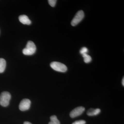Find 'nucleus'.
Masks as SVG:
<instances>
[{"label": "nucleus", "mask_w": 124, "mask_h": 124, "mask_svg": "<svg viewBox=\"0 0 124 124\" xmlns=\"http://www.w3.org/2000/svg\"><path fill=\"white\" fill-rule=\"evenodd\" d=\"M36 50V47L33 42L29 41L27 42L26 48L23 50V54L26 55H31L35 54Z\"/></svg>", "instance_id": "f257e3e1"}, {"label": "nucleus", "mask_w": 124, "mask_h": 124, "mask_svg": "<svg viewBox=\"0 0 124 124\" xmlns=\"http://www.w3.org/2000/svg\"><path fill=\"white\" fill-rule=\"evenodd\" d=\"M11 97V94L9 92H2L0 95V105L4 107H7L9 103Z\"/></svg>", "instance_id": "f03ea898"}, {"label": "nucleus", "mask_w": 124, "mask_h": 124, "mask_svg": "<svg viewBox=\"0 0 124 124\" xmlns=\"http://www.w3.org/2000/svg\"><path fill=\"white\" fill-rule=\"evenodd\" d=\"M50 66L52 69L57 71L64 72L67 70V68L66 66L60 62H52L50 63Z\"/></svg>", "instance_id": "7ed1b4c3"}, {"label": "nucleus", "mask_w": 124, "mask_h": 124, "mask_svg": "<svg viewBox=\"0 0 124 124\" xmlns=\"http://www.w3.org/2000/svg\"><path fill=\"white\" fill-rule=\"evenodd\" d=\"M84 17L85 14L84 11L82 10L78 11L71 22L72 26H75L77 25L82 21Z\"/></svg>", "instance_id": "20e7f679"}, {"label": "nucleus", "mask_w": 124, "mask_h": 124, "mask_svg": "<svg viewBox=\"0 0 124 124\" xmlns=\"http://www.w3.org/2000/svg\"><path fill=\"white\" fill-rule=\"evenodd\" d=\"M85 111V108L83 107H79L75 108L71 112L70 114V116L71 118H75L79 116Z\"/></svg>", "instance_id": "39448f33"}, {"label": "nucleus", "mask_w": 124, "mask_h": 124, "mask_svg": "<svg viewBox=\"0 0 124 124\" xmlns=\"http://www.w3.org/2000/svg\"><path fill=\"white\" fill-rule=\"evenodd\" d=\"M31 105L30 100L27 99H24L20 102L19 105V109L22 111L27 110L30 108Z\"/></svg>", "instance_id": "423d86ee"}, {"label": "nucleus", "mask_w": 124, "mask_h": 124, "mask_svg": "<svg viewBox=\"0 0 124 124\" xmlns=\"http://www.w3.org/2000/svg\"><path fill=\"white\" fill-rule=\"evenodd\" d=\"M19 21L24 24L30 25L31 23V20L29 19L28 16L25 15H20L19 17Z\"/></svg>", "instance_id": "0eeeda50"}, {"label": "nucleus", "mask_w": 124, "mask_h": 124, "mask_svg": "<svg viewBox=\"0 0 124 124\" xmlns=\"http://www.w3.org/2000/svg\"><path fill=\"white\" fill-rule=\"evenodd\" d=\"M101 112V110L99 108H90L87 111V114L90 116H93L97 115Z\"/></svg>", "instance_id": "6e6552de"}, {"label": "nucleus", "mask_w": 124, "mask_h": 124, "mask_svg": "<svg viewBox=\"0 0 124 124\" xmlns=\"http://www.w3.org/2000/svg\"><path fill=\"white\" fill-rule=\"evenodd\" d=\"M6 67V62L4 59L0 58V73L4 71Z\"/></svg>", "instance_id": "1a4fd4ad"}, {"label": "nucleus", "mask_w": 124, "mask_h": 124, "mask_svg": "<svg viewBox=\"0 0 124 124\" xmlns=\"http://www.w3.org/2000/svg\"><path fill=\"white\" fill-rule=\"evenodd\" d=\"M50 119V121L49 122L48 124H60V121L58 119L56 116H51Z\"/></svg>", "instance_id": "9d476101"}, {"label": "nucleus", "mask_w": 124, "mask_h": 124, "mask_svg": "<svg viewBox=\"0 0 124 124\" xmlns=\"http://www.w3.org/2000/svg\"><path fill=\"white\" fill-rule=\"evenodd\" d=\"M82 57L84 58V61L85 63H89L92 61V58L90 55L87 54H82Z\"/></svg>", "instance_id": "9b49d317"}, {"label": "nucleus", "mask_w": 124, "mask_h": 124, "mask_svg": "<svg viewBox=\"0 0 124 124\" xmlns=\"http://www.w3.org/2000/svg\"><path fill=\"white\" fill-rule=\"evenodd\" d=\"M88 50L87 48L85 47H82L80 51V53L81 55L85 54H87Z\"/></svg>", "instance_id": "f8f14e48"}, {"label": "nucleus", "mask_w": 124, "mask_h": 124, "mask_svg": "<svg viewBox=\"0 0 124 124\" xmlns=\"http://www.w3.org/2000/svg\"><path fill=\"white\" fill-rule=\"evenodd\" d=\"M57 1L56 0H48L49 4L52 7H54L55 6Z\"/></svg>", "instance_id": "ddd939ff"}, {"label": "nucleus", "mask_w": 124, "mask_h": 124, "mask_svg": "<svg viewBox=\"0 0 124 124\" xmlns=\"http://www.w3.org/2000/svg\"><path fill=\"white\" fill-rule=\"evenodd\" d=\"M86 122L84 120H80L77 121L72 123V124H85Z\"/></svg>", "instance_id": "4468645a"}, {"label": "nucleus", "mask_w": 124, "mask_h": 124, "mask_svg": "<svg viewBox=\"0 0 124 124\" xmlns=\"http://www.w3.org/2000/svg\"><path fill=\"white\" fill-rule=\"evenodd\" d=\"M23 124H32L31 123L29 122H27V121H26L24 122Z\"/></svg>", "instance_id": "2eb2a0df"}, {"label": "nucleus", "mask_w": 124, "mask_h": 124, "mask_svg": "<svg viewBox=\"0 0 124 124\" xmlns=\"http://www.w3.org/2000/svg\"><path fill=\"white\" fill-rule=\"evenodd\" d=\"M122 84L123 86H124V77L123 78V79L122 80Z\"/></svg>", "instance_id": "dca6fc26"}]
</instances>
